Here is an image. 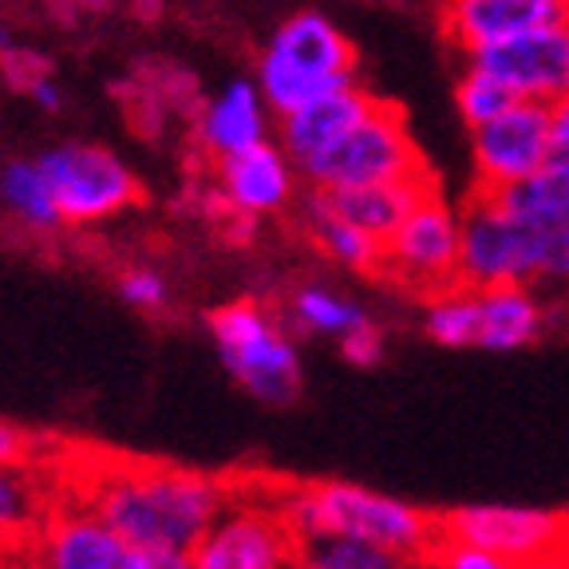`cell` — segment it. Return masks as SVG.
<instances>
[{
  "label": "cell",
  "mask_w": 569,
  "mask_h": 569,
  "mask_svg": "<svg viewBox=\"0 0 569 569\" xmlns=\"http://www.w3.org/2000/svg\"><path fill=\"white\" fill-rule=\"evenodd\" d=\"M368 312L360 309V305L352 301V297H345L340 289H332V284H301L293 297H289V325L301 332H309V337H325V340H345L352 337L360 325H368Z\"/></svg>",
  "instance_id": "23"
},
{
  "label": "cell",
  "mask_w": 569,
  "mask_h": 569,
  "mask_svg": "<svg viewBox=\"0 0 569 569\" xmlns=\"http://www.w3.org/2000/svg\"><path fill=\"white\" fill-rule=\"evenodd\" d=\"M119 297H123L131 309H142V312H154L167 305L170 297V284L159 269L151 266H131L123 277H119Z\"/></svg>",
  "instance_id": "28"
},
{
  "label": "cell",
  "mask_w": 569,
  "mask_h": 569,
  "mask_svg": "<svg viewBox=\"0 0 569 569\" xmlns=\"http://www.w3.org/2000/svg\"><path fill=\"white\" fill-rule=\"evenodd\" d=\"M0 210L36 233L63 226L60 202H56V190L40 159H9L0 167Z\"/></svg>",
  "instance_id": "21"
},
{
  "label": "cell",
  "mask_w": 569,
  "mask_h": 569,
  "mask_svg": "<svg viewBox=\"0 0 569 569\" xmlns=\"http://www.w3.org/2000/svg\"><path fill=\"white\" fill-rule=\"evenodd\" d=\"M538 284H561V289H569V218H561L553 230H546L542 281Z\"/></svg>",
  "instance_id": "29"
},
{
  "label": "cell",
  "mask_w": 569,
  "mask_h": 569,
  "mask_svg": "<svg viewBox=\"0 0 569 569\" xmlns=\"http://www.w3.org/2000/svg\"><path fill=\"white\" fill-rule=\"evenodd\" d=\"M301 561L309 569H423L419 558L352 533H312L301 542Z\"/></svg>",
  "instance_id": "25"
},
{
  "label": "cell",
  "mask_w": 569,
  "mask_h": 569,
  "mask_svg": "<svg viewBox=\"0 0 569 569\" xmlns=\"http://www.w3.org/2000/svg\"><path fill=\"white\" fill-rule=\"evenodd\" d=\"M431 187H436V174L431 178H408V182H376V187L325 190V198H329L345 218H352L360 230H368L372 238L383 241L396 226L403 222V213H408Z\"/></svg>",
  "instance_id": "19"
},
{
  "label": "cell",
  "mask_w": 569,
  "mask_h": 569,
  "mask_svg": "<svg viewBox=\"0 0 569 569\" xmlns=\"http://www.w3.org/2000/svg\"><path fill=\"white\" fill-rule=\"evenodd\" d=\"M526 569H569V550L553 553V558H546V561H533V566H526Z\"/></svg>",
  "instance_id": "35"
},
{
  "label": "cell",
  "mask_w": 569,
  "mask_h": 569,
  "mask_svg": "<svg viewBox=\"0 0 569 569\" xmlns=\"http://www.w3.org/2000/svg\"><path fill=\"white\" fill-rule=\"evenodd\" d=\"M490 68L518 99L558 103L569 91V20L522 32L515 40L471 56Z\"/></svg>",
  "instance_id": "15"
},
{
  "label": "cell",
  "mask_w": 569,
  "mask_h": 569,
  "mask_svg": "<svg viewBox=\"0 0 569 569\" xmlns=\"http://www.w3.org/2000/svg\"><path fill=\"white\" fill-rule=\"evenodd\" d=\"M305 226H309L312 241H317L332 261H340L345 269H356V273H380L383 261V241L372 238L368 230L345 218L337 206L325 198V190H312L305 198Z\"/></svg>",
  "instance_id": "20"
},
{
  "label": "cell",
  "mask_w": 569,
  "mask_h": 569,
  "mask_svg": "<svg viewBox=\"0 0 569 569\" xmlns=\"http://www.w3.org/2000/svg\"><path fill=\"white\" fill-rule=\"evenodd\" d=\"M515 91L498 80L495 71L482 68L479 60H467L455 80V107H459V119L467 127H482L495 116H502L510 103H515Z\"/></svg>",
  "instance_id": "26"
},
{
  "label": "cell",
  "mask_w": 569,
  "mask_h": 569,
  "mask_svg": "<svg viewBox=\"0 0 569 569\" xmlns=\"http://www.w3.org/2000/svg\"><path fill=\"white\" fill-rule=\"evenodd\" d=\"M423 569H522V566L502 558V553L482 550V546L459 542V538H443V533H439L436 550L427 553Z\"/></svg>",
  "instance_id": "27"
},
{
  "label": "cell",
  "mask_w": 569,
  "mask_h": 569,
  "mask_svg": "<svg viewBox=\"0 0 569 569\" xmlns=\"http://www.w3.org/2000/svg\"><path fill=\"white\" fill-rule=\"evenodd\" d=\"M376 103H380V99H376L372 91H365L360 83H348V88L332 91V96H320V99H312V103L289 111V116H281V147H284V154L293 159V167L301 170V178L309 174Z\"/></svg>",
  "instance_id": "17"
},
{
  "label": "cell",
  "mask_w": 569,
  "mask_h": 569,
  "mask_svg": "<svg viewBox=\"0 0 569 569\" xmlns=\"http://www.w3.org/2000/svg\"><path fill=\"white\" fill-rule=\"evenodd\" d=\"M408 178H431L416 139L408 131V119L396 103H376L345 139L332 147L317 167L305 174V182L317 190L345 187H376V182H408Z\"/></svg>",
  "instance_id": "6"
},
{
  "label": "cell",
  "mask_w": 569,
  "mask_h": 569,
  "mask_svg": "<svg viewBox=\"0 0 569 569\" xmlns=\"http://www.w3.org/2000/svg\"><path fill=\"white\" fill-rule=\"evenodd\" d=\"M63 226H99L139 202L134 167L99 142H60L40 154Z\"/></svg>",
  "instance_id": "10"
},
{
  "label": "cell",
  "mask_w": 569,
  "mask_h": 569,
  "mask_svg": "<svg viewBox=\"0 0 569 569\" xmlns=\"http://www.w3.org/2000/svg\"><path fill=\"white\" fill-rule=\"evenodd\" d=\"M550 123H553V167L569 170V91L550 103Z\"/></svg>",
  "instance_id": "32"
},
{
  "label": "cell",
  "mask_w": 569,
  "mask_h": 569,
  "mask_svg": "<svg viewBox=\"0 0 569 569\" xmlns=\"http://www.w3.org/2000/svg\"><path fill=\"white\" fill-rule=\"evenodd\" d=\"M28 569H127L131 542L88 502L48 510L44 526L24 546Z\"/></svg>",
  "instance_id": "13"
},
{
  "label": "cell",
  "mask_w": 569,
  "mask_h": 569,
  "mask_svg": "<svg viewBox=\"0 0 569 569\" xmlns=\"http://www.w3.org/2000/svg\"><path fill=\"white\" fill-rule=\"evenodd\" d=\"M546 230L518 222L490 190H475L462 206L459 281L479 284H538L542 281Z\"/></svg>",
  "instance_id": "8"
},
{
  "label": "cell",
  "mask_w": 569,
  "mask_h": 569,
  "mask_svg": "<svg viewBox=\"0 0 569 569\" xmlns=\"http://www.w3.org/2000/svg\"><path fill=\"white\" fill-rule=\"evenodd\" d=\"M569 20V0H443L439 28L467 60L522 32Z\"/></svg>",
  "instance_id": "14"
},
{
  "label": "cell",
  "mask_w": 569,
  "mask_h": 569,
  "mask_svg": "<svg viewBox=\"0 0 569 569\" xmlns=\"http://www.w3.org/2000/svg\"><path fill=\"white\" fill-rule=\"evenodd\" d=\"M289 569H309V566H305V561H301V558H297V561H293V566H289Z\"/></svg>",
  "instance_id": "36"
},
{
  "label": "cell",
  "mask_w": 569,
  "mask_h": 569,
  "mask_svg": "<svg viewBox=\"0 0 569 569\" xmlns=\"http://www.w3.org/2000/svg\"><path fill=\"white\" fill-rule=\"evenodd\" d=\"M439 533L502 553L526 569L569 550V515L546 507H518V502H475L439 518Z\"/></svg>",
  "instance_id": "11"
},
{
  "label": "cell",
  "mask_w": 569,
  "mask_h": 569,
  "mask_svg": "<svg viewBox=\"0 0 569 569\" xmlns=\"http://www.w3.org/2000/svg\"><path fill=\"white\" fill-rule=\"evenodd\" d=\"M253 80L281 119L312 99L356 83V48L325 12H293L261 48Z\"/></svg>",
  "instance_id": "3"
},
{
  "label": "cell",
  "mask_w": 569,
  "mask_h": 569,
  "mask_svg": "<svg viewBox=\"0 0 569 569\" xmlns=\"http://www.w3.org/2000/svg\"><path fill=\"white\" fill-rule=\"evenodd\" d=\"M281 515L297 542L312 533H352L368 542L391 546L408 558L427 561L439 542V518L411 507L403 498L368 490L360 482H301L277 490Z\"/></svg>",
  "instance_id": "2"
},
{
  "label": "cell",
  "mask_w": 569,
  "mask_h": 569,
  "mask_svg": "<svg viewBox=\"0 0 569 569\" xmlns=\"http://www.w3.org/2000/svg\"><path fill=\"white\" fill-rule=\"evenodd\" d=\"M340 352H345L348 365L376 368L383 360V329L376 325V320H368V325H360L352 337L340 340Z\"/></svg>",
  "instance_id": "30"
},
{
  "label": "cell",
  "mask_w": 569,
  "mask_h": 569,
  "mask_svg": "<svg viewBox=\"0 0 569 569\" xmlns=\"http://www.w3.org/2000/svg\"><path fill=\"white\" fill-rule=\"evenodd\" d=\"M269 116H273V107L261 96L258 80H230L222 91H213L202 103V111H198V151L210 162L249 151V147L269 139Z\"/></svg>",
  "instance_id": "18"
},
{
  "label": "cell",
  "mask_w": 569,
  "mask_h": 569,
  "mask_svg": "<svg viewBox=\"0 0 569 569\" xmlns=\"http://www.w3.org/2000/svg\"><path fill=\"white\" fill-rule=\"evenodd\" d=\"M88 482L83 502L127 542L167 550H194L233 498L230 482L167 462H116Z\"/></svg>",
  "instance_id": "1"
},
{
  "label": "cell",
  "mask_w": 569,
  "mask_h": 569,
  "mask_svg": "<svg viewBox=\"0 0 569 569\" xmlns=\"http://www.w3.org/2000/svg\"><path fill=\"white\" fill-rule=\"evenodd\" d=\"M12 459H28V436L17 423H9V419L0 416V462H12Z\"/></svg>",
  "instance_id": "34"
},
{
  "label": "cell",
  "mask_w": 569,
  "mask_h": 569,
  "mask_svg": "<svg viewBox=\"0 0 569 569\" xmlns=\"http://www.w3.org/2000/svg\"><path fill=\"white\" fill-rule=\"evenodd\" d=\"M48 498L44 482L36 479L28 459L0 462V550H17L32 542V533L44 526Z\"/></svg>",
  "instance_id": "22"
},
{
  "label": "cell",
  "mask_w": 569,
  "mask_h": 569,
  "mask_svg": "<svg viewBox=\"0 0 569 569\" xmlns=\"http://www.w3.org/2000/svg\"><path fill=\"white\" fill-rule=\"evenodd\" d=\"M475 190H507L553 162L550 103L515 99L490 123L471 127Z\"/></svg>",
  "instance_id": "12"
},
{
  "label": "cell",
  "mask_w": 569,
  "mask_h": 569,
  "mask_svg": "<svg viewBox=\"0 0 569 569\" xmlns=\"http://www.w3.org/2000/svg\"><path fill=\"white\" fill-rule=\"evenodd\" d=\"M127 569H194L190 550H167V546H131Z\"/></svg>",
  "instance_id": "31"
},
{
  "label": "cell",
  "mask_w": 569,
  "mask_h": 569,
  "mask_svg": "<svg viewBox=\"0 0 569 569\" xmlns=\"http://www.w3.org/2000/svg\"><path fill=\"white\" fill-rule=\"evenodd\" d=\"M206 329H210L222 368L258 403L284 408L301 396V348H297L289 325L269 305L241 297V301L213 309L206 317Z\"/></svg>",
  "instance_id": "4"
},
{
  "label": "cell",
  "mask_w": 569,
  "mask_h": 569,
  "mask_svg": "<svg viewBox=\"0 0 569 569\" xmlns=\"http://www.w3.org/2000/svg\"><path fill=\"white\" fill-rule=\"evenodd\" d=\"M546 301L538 284H479L455 281L423 301V332L443 348L515 352L542 337Z\"/></svg>",
  "instance_id": "5"
},
{
  "label": "cell",
  "mask_w": 569,
  "mask_h": 569,
  "mask_svg": "<svg viewBox=\"0 0 569 569\" xmlns=\"http://www.w3.org/2000/svg\"><path fill=\"white\" fill-rule=\"evenodd\" d=\"M462 210L443 198L439 182L403 213V222L383 238L380 273L396 284L431 297L459 281Z\"/></svg>",
  "instance_id": "9"
},
{
  "label": "cell",
  "mask_w": 569,
  "mask_h": 569,
  "mask_svg": "<svg viewBox=\"0 0 569 569\" xmlns=\"http://www.w3.org/2000/svg\"><path fill=\"white\" fill-rule=\"evenodd\" d=\"M490 194L507 206L518 222L533 226V230H553L561 218H569V170L550 162L538 174L522 178L507 190H490Z\"/></svg>",
  "instance_id": "24"
},
{
  "label": "cell",
  "mask_w": 569,
  "mask_h": 569,
  "mask_svg": "<svg viewBox=\"0 0 569 569\" xmlns=\"http://www.w3.org/2000/svg\"><path fill=\"white\" fill-rule=\"evenodd\" d=\"M213 170H218V202L233 218L281 213L284 206L293 202L297 178H301V170L284 154V147H273L269 139L241 154L213 162Z\"/></svg>",
  "instance_id": "16"
},
{
  "label": "cell",
  "mask_w": 569,
  "mask_h": 569,
  "mask_svg": "<svg viewBox=\"0 0 569 569\" xmlns=\"http://www.w3.org/2000/svg\"><path fill=\"white\" fill-rule=\"evenodd\" d=\"M281 490V487H277ZM277 490H241L213 518L202 542L190 550L194 569H289L301 558V542L281 515Z\"/></svg>",
  "instance_id": "7"
},
{
  "label": "cell",
  "mask_w": 569,
  "mask_h": 569,
  "mask_svg": "<svg viewBox=\"0 0 569 569\" xmlns=\"http://www.w3.org/2000/svg\"><path fill=\"white\" fill-rule=\"evenodd\" d=\"M24 88H28V96H32V103L40 107V111H60V107H63V88L52 80V76H48V71L32 76Z\"/></svg>",
  "instance_id": "33"
}]
</instances>
